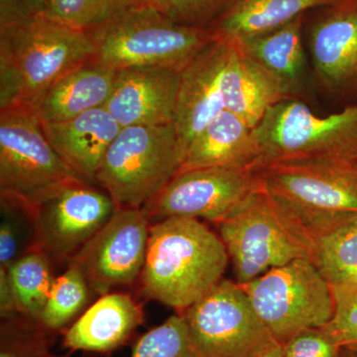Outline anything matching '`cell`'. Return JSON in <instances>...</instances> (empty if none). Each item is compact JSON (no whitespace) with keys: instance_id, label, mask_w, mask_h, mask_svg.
<instances>
[{"instance_id":"8","label":"cell","mask_w":357,"mask_h":357,"mask_svg":"<svg viewBox=\"0 0 357 357\" xmlns=\"http://www.w3.org/2000/svg\"><path fill=\"white\" fill-rule=\"evenodd\" d=\"M183 160L175 124L121 128L96 183L116 208H144L177 175Z\"/></svg>"},{"instance_id":"38","label":"cell","mask_w":357,"mask_h":357,"mask_svg":"<svg viewBox=\"0 0 357 357\" xmlns=\"http://www.w3.org/2000/svg\"><path fill=\"white\" fill-rule=\"evenodd\" d=\"M342 357H357V352L352 351V349H344Z\"/></svg>"},{"instance_id":"13","label":"cell","mask_w":357,"mask_h":357,"mask_svg":"<svg viewBox=\"0 0 357 357\" xmlns=\"http://www.w3.org/2000/svg\"><path fill=\"white\" fill-rule=\"evenodd\" d=\"M107 192L74 183L40 204L30 215L37 248L58 258L73 257L114 215Z\"/></svg>"},{"instance_id":"12","label":"cell","mask_w":357,"mask_h":357,"mask_svg":"<svg viewBox=\"0 0 357 357\" xmlns=\"http://www.w3.org/2000/svg\"><path fill=\"white\" fill-rule=\"evenodd\" d=\"M144 208H116L109 222L70 258L91 292L103 296L140 278L150 223Z\"/></svg>"},{"instance_id":"1","label":"cell","mask_w":357,"mask_h":357,"mask_svg":"<svg viewBox=\"0 0 357 357\" xmlns=\"http://www.w3.org/2000/svg\"><path fill=\"white\" fill-rule=\"evenodd\" d=\"M229 262L220 236L201 220H159L150 227L140 275L143 293L182 314L222 280Z\"/></svg>"},{"instance_id":"21","label":"cell","mask_w":357,"mask_h":357,"mask_svg":"<svg viewBox=\"0 0 357 357\" xmlns=\"http://www.w3.org/2000/svg\"><path fill=\"white\" fill-rule=\"evenodd\" d=\"M256 159L252 128L237 115L225 110L192 140L178 172L217 167L255 170Z\"/></svg>"},{"instance_id":"29","label":"cell","mask_w":357,"mask_h":357,"mask_svg":"<svg viewBox=\"0 0 357 357\" xmlns=\"http://www.w3.org/2000/svg\"><path fill=\"white\" fill-rule=\"evenodd\" d=\"M149 4L178 24L199 28H208L223 7H229L227 0H151Z\"/></svg>"},{"instance_id":"15","label":"cell","mask_w":357,"mask_h":357,"mask_svg":"<svg viewBox=\"0 0 357 357\" xmlns=\"http://www.w3.org/2000/svg\"><path fill=\"white\" fill-rule=\"evenodd\" d=\"M181 70L167 67L116 70L105 109L121 128L174 123Z\"/></svg>"},{"instance_id":"35","label":"cell","mask_w":357,"mask_h":357,"mask_svg":"<svg viewBox=\"0 0 357 357\" xmlns=\"http://www.w3.org/2000/svg\"><path fill=\"white\" fill-rule=\"evenodd\" d=\"M255 357H284L283 345L276 342Z\"/></svg>"},{"instance_id":"3","label":"cell","mask_w":357,"mask_h":357,"mask_svg":"<svg viewBox=\"0 0 357 357\" xmlns=\"http://www.w3.org/2000/svg\"><path fill=\"white\" fill-rule=\"evenodd\" d=\"M95 59L114 70L167 67L182 70L218 37L211 28L178 24L149 3H137L88 31Z\"/></svg>"},{"instance_id":"20","label":"cell","mask_w":357,"mask_h":357,"mask_svg":"<svg viewBox=\"0 0 357 357\" xmlns=\"http://www.w3.org/2000/svg\"><path fill=\"white\" fill-rule=\"evenodd\" d=\"M142 309L130 295L100 296L65 333L72 351L107 352L123 344L142 324Z\"/></svg>"},{"instance_id":"37","label":"cell","mask_w":357,"mask_h":357,"mask_svg":"<svg viewBox=\"0 0 357 357\" xmlns=\"http://www.w3.org/2000/svg\"><path fill=\"white\" fill-rule=\"evenodd\" d=\"M340 163H344L345 164V165L351 167L352 170H354L357 175V153L354 155V156L352 157V158L349 159V161L340 162Z\"/></svg>"},{"instance_id":"34","label":"cell","mask_w":357,"mask_h":357,"mask_svg":"<svg viewBox=\"0 0 357 357\" xmlns=\"http://www.w3.org/2000/svg\"><path fill=\"white\" fill-rule=\"evenodd\" d=\"M0 312L1 318L6 319H13L18 312L6 270L2 268H0Z\"/></svg>"},{"instance_id":"10","label":"cell","mask_w":357,"mask_h":357,"mask_svg":"<svg viewBox=\"0 0 357 357\" xmlns=\"http://www.w3.org/2000/svg\"><path fill=\"white\" fill-rule=\"evenodd\" d=\"M182 314L199 357H255L277 342L236 281L222 279Z\"/></svg>"},{"instance_id":"23","label":"cell","mask_w":357,"mask_h":357,"mask_svg":"<svg viewBox=\"0 0 357 357\" xmlns=\"http://www.w3.org/2000/svg\"><path fill=\"white\" fill-rule=\"evenodd\" d=\"M301 27L302 16L273 31L236 41L248 57L276 77L291 95L299 91L304 75Z\"/></svg>"},{"instance_id":"9","label":"cell","mask_w":357,"mask_h":357,"mask_svg":"<svg viewBox=\"0 0 357 357\" xmlns=\"http://www.w3.org/2000/svg\"><path fill=\"white\" fill-rule=\"evenodd\" d=\"M275 340L330 323L335 312L332 287L310 258H298L241 285Z\"/></svg>"},{"instance_id":"6","label":"cell","mask_w":357,"mask_h":357,"mask_svg":"<svg viewBox=\"0 0 357 357\" xmlns=\"http://www.w3.org/2000/svg\"><path fill=\"white\" fill-rule=\"evenodd\" d=\"M258 172L267 192L310 241L357 215V175L344 163L286 162Z\"/></svg>"},{"instance_id":"33","label":"cell","mask_w":357,"mask_h":357,"mask_svg":"<svg viewBox=\"0 0 357 357\" xmlns=\"http://www.w3.org/2000/svg\"><path fill=\"white\" fill-rule=\"evenodd\" d=\"M23 340L13 337L11 333L2 332L0 357H37L39 347L23 344Z\"/></svg>"},{"instance_id":"22","label":"cell","mask_w":357,"mask_h":357,"mask_svg":"<svg viewBox=\"0 0 357 357\" xmlns=\"http://www.w3.org/2000/svg\"><path fill=\"white\" fill-rule=\"evenodd\" d=\"M340 0H232L211 27L234 41L252 38L288 24L309 9Z\"/></svg>"},{"instance_id":"25","label":"cell","mask_w":357,"mask_h":357,"mask_svg":"<svg viewBox=\"0 0 357 357\" xmlns=\"http://www.w3.org/2000/svg\"><path fill=\"white\" fill-rule=\"evenodd\" d=\"M6 272L18 312L39 321L55 280L48 253L33 246Z\"/></svg>"},{"instance_id":"19","label":"cell","mask_w":357,"mask_h":357,"mask_svg":"<svg viewBox=\"0 0 357 357\" xmlns=\"http://www.w3.org/2000/svg\"><path fill=\"white\" fill-rule=\"evenodd\" d=\"M116 70L95 59L66 73L31 103L42 122L70 121L105 107L114 89Z\"/></svg>"},{"instance_id":"5","label":"cell","mask_w":357,"mask_h":357,"mask_svg":"<svg viewBox=\"0 0 357 357\" xmlns=\"http://www.w3.org/2000/svg\"><path fill=\"white\" fill-rule=\"evenodd\" d=\"M252 134L257 172L286 162H347L357 153V102L319 116L305 103L288 98L268 110Z\"/></svg>"},{"instance_id":"36","label":"cell","mask_w":357,"mask_h":357,"mask_svg":"<svg viewBox=\"0 0 357 357\" xmlns=\"http://www.w3.org/2000/svg\"><path fill=\"white\" fill-rule=\"evenodd\" d=\"M46 1L47 0H25V4L29 13L35 15L42 10Z\"/></svg>"},{"instance_id":"17","label":"cell","mask_w":357,"mask_h":357,"mask_svg":"<svg viewBox=\"0 0 357 357\" xmlns=\"http://www.w3.org/2000/svg\"><path fill=\"white\" fill-rule=\"evenodd\" d=\"M42 128L60 158L91 184L121 126L105 107H98L70 121L42 122Z\"/></svg>"},{"instance_id":"28","label":"cell","mask_w":357,"mask_h":357,"mask_svg":"<svg viewBox=\"0 0 357 357\" xmlns=\"http://www.w3.org/2000/svg\"><path fill=\"white\" fill-rule=\"evenodd\" d=\"M130 357H199L184 314H178L143 335Z\"/></svg>"},{"instance_id":"7","label":"cell","mask_w":357,"mask_h":357,"mask_svg":"<svg viewBox=\"0 0 357 357\" xmlns=\"http://www.w3.org/2000/svg\"><path fill=\"white\" fill-rule=\"evenodd\" d=\"M236 282L244 285L273 268L310 258L311 241L263 185L218 223Z\"/></svg>"},{"instance_id":"40","label":"cell","mask_w":357,"mask_h":357,"mask_svg":"<svg viewBox=\"0 0 357 357\" xmlns=\"http://www.w3.org/2000/svg\"><path fill=\"white\" fill-rule=\"evenodd\" d=\"M345 349H352V351H354L357 352V345H356V347H345Z\"/></svg>"},{"instance_id":"26","label":"cell","mask_w":357,"mask_h":357,"mask_svg":"<svg viewBox=\"0 0 357 357\" xmlns=\"http://www.w3.org/2000/svg\"><path fill=\"white\" fill-rule=\"evenodd\" d=\"M91 289L79 268L70 262L64 273L56 277L39 323L49 330H60L88 303Z\"/></svg>"},{"instance_id":"14","label":"cell","mask_w":357,"mask_h":357,"mask_svg":"<svg viewBox=\"0 0 357 357\" xmlns=\"http://www.w3.org/2000/svg\"><path fill=\"white\" fill-rule=\"evenodd\" d=\"M231 40L218 34L181 70L175 124L184 157L192 140L225 110L222 73Z\"/></svg>"},{"instance_id":"2","label":"cell","mask_w":357,"mask_h":357,"mask_svg":"<svg viewBox=\"0 0 357 357\" xmlns=\"http://www.w3.org/2000/svg\"><path fill=\"white\" fill-rule=\"evenodd\" d=\"M86 31L42 14L0 27V109L31 105L66 73L95 57Z\"/></svg>"},{"instance_id":"39","label":"cell","mask_w":357,"mask_h":357,"mask_svg":"<svg viewBox=\"0 0 357 357\" xmlns=\"http://www.w3.org/2000/svg\"><path fill=\"white\" fill-rule=\"evenodd\" d=\"M137 1L140 2V3H150L151 0H137Z\"/></svg>"},{"instance_id":"18","label":"cell","mask_w":357,"mask_h":357,"mask_svg":"<svg viewBox=\"0 0 357 357\" xmlns=\"http://www.w3.org/2000/svg\"><path fill=\"white\" fill-rule=\"evenodd\" d=\"M222 91L225 110L252 129L274 105L293 98L276 77L248 57L234 40L223 69Z\"/></svg>"},{"instance_id":"4","label":"cell","mask_w":357,"mask_h":357,"mask_svg":"<svg viewBox=\"0 0 357 357\" xmlns=\"http://www.w3.org/2000/svg\"><path fill=\"white\" fill-rule=\"evenodd\" d=\"M82 181L51 146L31 105L15 103L0 109L1 199L30 218L40 204Z\"/></svg>"},{"instance_id":"32","label":"cell","mask_w":357,"mask_h":357,"mask_svg":"<svg viewBox=\"0 0 357 357\" xmlns=\"http://www.w3.org/2000/svg\"><path fill=\"white\" fill-rule=\"evenodd\" d=\"M13 206L1 199V223H0V268L8 269L20 255V227L15 215L13 213Z\"/></svg>"},{"instance_id":"11","label":"cell","mask_w":357,"mask_h":357,"mask_svg":"<svg viewBox=\"0 0 357 357\" xmlns=\"http://www.w3.org/2000/svg\"><path fill=\"white\" fill-rule=\"evenodd\" d=\"M261 185L252 168H201L178 172L144 206L150 222L169 218L204 220L217 225Z\"/></svg>"},{"instance_id":"24","label":"cell","mask_w":357,"mask_h":357,"mask_svg":"<svg viewBox=\"0 0 357 357\" xmlns=\"http://www.w3.org/2000/svg\"><path fill=\"white\" fill-rule=\"evenodd\" d=\"M310 259L332 288H357V215L314 236Z\"/></svg>"},{"instance_id":"31","label":"cell","mask_w":357,"mask_h":357,"mask_svg":"<svg viewBox=\"0 0 357 357\" xmlns=\"http://www.w3.org/2000/svg\"><path fill=\"white\" fill-rule=\"evenodd\" d=\"M282 345L284 357H342L344 349L324 326L305 328Z\"/></svg>"},{"instance_id":"16","label":"cell","mask_w":357,"mask_h":357,"mask_svg":"<svg viewBox=\"0 0 357 357\" xmlns=\"http://www.w3.org/2000/svg\"><path fill=\"white\" fill-rule=\"evenodd\" d=\"M312 66L319 83L338 96L357 93V0H340L312 28Z\"/></svg>"},{"instance_id":"30","label":"cell","mask_w":357,"mask_h":357,"mask_svg":"<svg viewBox=\"0 0 357 357\" xmlns=\"http://www.w3.org/2000/svg\"><path fill=\"white\" fill-rule=\"evenodd\" d=\"M335 312L324 326L342 347L357 345V288H332Z\"/></svg>"},{"instance_id":"27","label":"cell","mask_w":357,"mask_h":357,"mask_svg":"<svg viewBox=\"0 0 357 357\" xmlns=\"http://www.w3.org/2000/svg\"><path fill=\"white\" fill-rule=\"evenodd\" d=\"M137 3V0H47L39 14L88 32Z\"/></svg>"}]
</instances>
